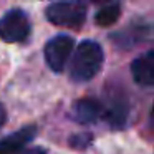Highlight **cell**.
Listing matches in <instances>:
<instances>
[{
	"label": "cell",
	"mask_w": 154,
	"mask_h": 154,
	"mask_svg": "<svg viewBox=\"0 0 154 154\" xmlns=\"http://www.w3.org/2000/svg\"><path fill=\"white\" fill-rule=\"evenodd\" d=\"M30 20L20 8H12L0 17V38L7 43H17L28 37Z\"/></svg>",
	"instance_id": "cell-3"
},
{
	"label": "cell",
	"mask_w": 154,
	"mask_h": 154,
	"mask_svg": "<svg viewBox=\"0 0 154 154\" xmlns=\"http://www.w3.org/2000/svg\"><path fill=\"white\" fill-rule=\"evenodd\" d=\"M131 75L141 86L154 85V51H147L131 63Z\"/></svg>",
	"instance_id": "cell-6"
},
{
	"label": "cell",
	"mask_w": 154,
	"mask_h": 154,
	"mask_svg": "<svg viewBox=\"0 0 154 154\" xmlns=\"http://www.w3.org/2000/svg\"><path fill=\"white\" fill-rule=\"evenodd\" d=\"M37 128L35 126H25L22 129L15 131L14 134L0 139V154H17L22 149H25L28 143L35 137Z\"/></svg>",
	"instance_id": "cell-5"
},
{
	"label": "cell",
	"mask_w": 154,
	"mask_h": 154,
	"mask_svg": "<svg viewBox=\"0 0 154 154\" xmlns=\"http://www.w3.org/2000/svg\"><path fill=\"white\" fill-rule=\"evenodd\" d=\"M91 143V136L86 133L83 134H75V136L70 137V146L71 147H78V149H83V147H86L88 144Z\"/></svg>",
	"instance_id": "cell-10"
},
{
	"label": "cell",
	"mask_w": 154,
	"mask_h": 154,
	"mask_svg": "<svg viewBox=\"0 0 154 154\" xmlns=\"http://www.w3.org/2000/svg\"><path fill=\"white\" fill-rule=\"evenodd\" d=\"M47 20L60 27L78 28L86 20V4L83 2H53L45 10Z\"/></svg>",
	"instance_id": "cell-2"
},
{
	"label": "cell",
	"mask_w": 154,
	"mask_h": 154,
	"mask_svg": "<svg viewBox=\"0 0 154 154\" xmlns=\"http://www.w3.org/2000/svg\"><path fill=\"white\" fill-rule=\"evenodd\" d=\"M73 50L75 42L70 35H57L45 45V61L55 73H61Z\"/></svg>",
	"instance_id": "cell-4"
},
{
	"label": "cell",
	"mask_w": 154,
	"mask_h": 154,
	"mask_svg": "<svg viewBox=\"0 0 154 154\" xmlns=\"http://www.w3.org/2000/svg\"><path fill=\"white\" fill-rule=\"evenodd\" d=\"M129 114V104L124 98H113L106 108L103 106V116L111 124V128H124Z\"/></svg>",
	"instance_id": "cell-8"
},
{
	"label": "cell",
	"mask_w": 154,
	"mask_h": 154,
	"mask_svg": "<svg viewBox=\"0 0 154 154\" xmlns=\"http://www.w3.org/2000/svg\"><path fill=\"white\" fill-rule=\"evenodd\" d=\"M104 61V53L94 40H83L76 47L71 58L70 75L75 81H90L100 73Z\"/></svg>",
	"instance_id": "cell-1"
},
{
	"label": "cell",
	"mask_w": 154,
	"mask_h": 154,
	"mask_svg": "<svg viewBox=\"0 0 154 154\" xmlns=\"http://www.w3.org/2000/svg\"><path fill=\"white\" fill-rule=\"evenodd\" d=\"M121 14V7L119 4H106L104 7H101L100 10L94 15V22H96L98 27H109V25H114L119 18Z\"/></svg>",
	"instance_id": "cell-9"
},
{
	"label": "cell",
	"mask_w": 154,
	"mask_h": 154,
	"mask_svg": "<svg viewBox=\"0 0 154 154\" xmlns=\"http://www.w3.org/2000/svg\"><path fill=\"white\" fill-rule=\"evenodd\" d=\"M73 116L81 124H93L103 116V104L93 98H81L73 104Z\"/></svg>",
	"instance_id": "cell-7"
},
{
	"label": "cell",
	"mask_w": 154,
	"mask_h": 154,
	"mask_svg": "<svg viewBox=\"0 0 154 154\" xmlns=\"http://www.w3.org/2000/svg\"><path fill=\"white\" fill-rule=\"evenodd\" d=\"M5 121H7V111H5L4 104L0 103V128L5 124Z\"/></svg>",
	"instance_id": "cell-12"
},
{
	"label": "cell",
	"mask_w": 154,
	"mask_h": 154,
	"mask_svg": "<svg viewBox=\"0 0 154 154\" xmlns=\"http://www.w3.org/2000/svg\"><path fill=\"white\" fill-rule=\"evenodd\" d=\"M22 154H47V149L40 146H35V147H25L22 149Z\"/></svg>",
	"instance_id": "cell-11"
}]
</instances>
